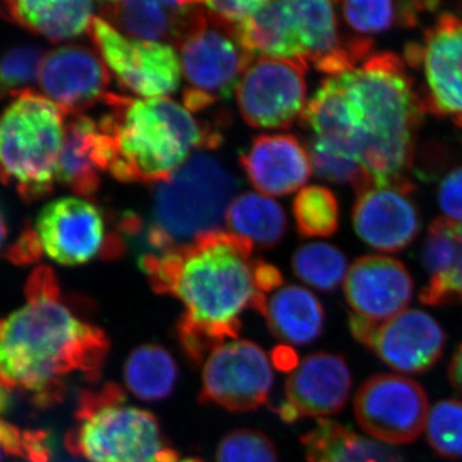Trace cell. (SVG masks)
<instances>
[{
	"mask_svg": "<svg viewBox=\"0 0 462 462\" xmlns=\"http://www.w3.org/2000/svg\"><path fill=\"white\" fill-rule=\"evenodd\" d=\"M217 462H278L275 446L258 430H236L226 434L216 452Z\"/></svg>",
	"mask_w": 462,
	"mask_h": 462,
	"instance_id": "35",
	"label": "cell"
},
{
	"mask_svg": "<svg viewBox=\"0 0 462 462\" xmlns=\"http://www.w3.org/2000/svg\"><path fill=\"white\" fill-rule=\"evenodd\" d=\"M266 2L263 0H236V2H202L207 16L216 25L233 30L257 14Z\"/></svg>",
	"mask_w": 462,
	"mask_h": 462,
	"instance_id": "37",
	"label": "cell"
},
{
	"mask_svg": "<svg viewBox=\"0 0 462 462\" xmlns=\"http://www.w3.org/2000/svg\"><path fill=\"white\" fill-rule=\"evenodd\" d=\"M307 462H402L396 449L320 419L302 438Z\"/></svg>",
	"mask_w": 462,
	"mask_h": 462,
	"instance_id": "26",
	"label": "cell"
},
{
	"mask_svg": "<svg viewBox=\"0 0 462 462\" xmlns=\"http://www.w3.org/2000/svg\"><path fill=\"white\" fill-rule=\"evenodd\" d=\"M300 60L258 58L236 88L243 120L254 129H288L307 106L306 71Z\"/></svg>",
	"mask_w": 462,
	"mask_h": 462,
	"instance_id": "11",
	"label": "cell"
},
{
	"mask_svg": "<svg viewBox=\"0 0 462 462\" xmlns=\"http://www.w3.org/2000/svg\"><path fill=\"white\" fill-rule=\"evenodd\" d=\"M7 224H5V216L0 212V249L3 248L5 239H7Z\"/></svg>",
	"mask_w": 462,
	"mask_h": 462,
	"instance_id": "45",
	"label": "cell"
},
{
	"mask_svg": "<svg viewBox=\"0 0 462 462\" xmlns=\"http://www.w3.org/2000/svg\"><path fill=\"white\" fill-rule=\"evenodd\" d=\"M181 74L187 81L184 107L193 114L229 99L254 62L229 29L211 20L191 33L180 47Z\"/></svg>",
	"mask_w": 462,
	"mask_h": 462,
	"instance_id": "8",
	"label": "cell"
},
{
	"mask_svg": "<svg viewBox=\"0 0 462 462\" xmlns=\"http://www.w3.org/2000/svg\"><path fill=\"white\" fill-rule=\"evenodd\" d=\"M125 384L139 400L157 402L172 393L179 367L171 354L160 345L134 349L124 367Z\"/></svg>",
	"mask_w": 462,
	"mask_h": 462,
	"instance_id": "28",
	"label": "cell"
},
{
	"mask_svg": "<svg viewBox=\"0 0 462 462\" xmlns=\"http://www.w3.org/2000/svg\"><path fill=\"white\" fill-rule=\"evenodd\" d=\"M2 457H3V449H2V447H0V462H2Z\"/></svg>",
	"mask_w": 462,
	"mask_h": 462,
	"instance_id": "47",
	"label": "cell"
},
{
	"mask_svg": "<svg viewBox=\"0 0 462 462\" xmlns=\"http://www.w3.org/2000/svg\"><path fill=\"white\" fill-rule=\"evenodd\" d=\"M448 376L452 387L462 396V345L456 349L454 357L449 363Z\"/></svg>",
	"mask_w": 462,
	"mask_h": 462,
	"instance_id": "43",
	"label": "cell"
},
{
	"mask_svg": "<svg viewBox=\"0 0 462 462\" xmlns=\"http://www.w3.org/2000/svg\"><path fill=\"white\" fill-rule=\"evenodd\" d=\"M252 252L249 240L218 230L139 260L153 291L184 305L176 334L191 363L200 365L227 339L236 340L239 315L247 307L266 314L267 296L258 289Z\"/></svg>",
	"mask_w": 462,
	"mask_h": 462,
	"instance_id": "2",
	"label": "cell"
},
{
	"mask_svg": "<svg viewBox=\"0 0 462 462\" xmlns=\"http://www.w3.org/2000/svg\"><path fill=\"white\" fill-rule=\"evenodd\" d=\"M461 224L447 218H437L428 230L421 252L424 269L430 278L443 275L454 266L460 249Z\"/></svg>",
	"mask_w": 462,
	"mask_h": 462,
	"instance_id": "34",
	"label": "cell"
},
{
	"mask_svg": "<svg viewBox=\"0 0 462 462\" xmlns=\"http://www.w3.org/2000/svg\"><path fill=\"white\" fill-rule=\"evenodd\" d=\"M352 388L345 358L319 352L307 356L285 383V397L273 411L282 421L324 418L342 411Z\"/></svg>",
	"mask_w": 462,
	"mask_h": 462,
	"instance_id": "14",
	"label": "cell"
},
{
	"mask_svg": "<svg viewBox=\"0 0 462 462\" xmlns=\"http://www.w3.org/2000/svg\"><path fill=\"white\" fill-rule=\"evenodd\" d=\"M225 223L231 233L264 249L278 245L287 231V216L282 206L258 193L236 197L227 209Z\"/></svg>",
	"mask_w": 462,
	"mask_h": 462,
	"instance_id": "27",
	"label": "cell"
},
{
	"mask_svg": "<svg viewBox=\"0 0 462 462\" xmlns=\"http://www.w3.org/2000/svg\"><path fill=\"white\" fill-rule=\"evenodd\" d=\"M338 5L349 29L367 38V35L388 32L393 27H415L422 14L439 7V3L345 2Z\"/></svg>",
	"mask_w": 462,
	"mask_h": 462,
	"instance_id": "29",
	"label": "cell"
},
{
	"mask_svg": "<svg viewBox=\"0 0 462 462\" xmlns=\"http://www.w3.org/2000/svg\"><path fill=\"white\" fill-rule=\"evenodd\" d=\"M45 254L63 266L87 263L106 245L105 221L93 203L67 197L48 203L36 218Z\"/></svg>",
	"mask_w": 462,
	"mask_h": 462,
	"instance_id": "16",
	"label": "cell"
},
{
	"mask_svg": "<svg viewBox=\"0 0 462 462\" xmlns=\"http://www.w3.org/2000/svg\"><path fill=\"white\" fill-rule=\"evenodd\" d=\"M248 180L264 196L284 197L300 189L312 173L309 149L296 136L264 134L240 154Z\"/></svg>",
	"mask_w": 462,
	"mask_h": 462,
	"instance_id": "21",
	"label": "cell"
},
{
	"mask_svg": "<svg viewBox=\"0 0 462 462\" xmlns=\"http://www.w3.org/2000/svg\"><path fill=\"white\" fill-rule=\"evenodd\" d=\"M291 267L300 281L322 291H336L348 273L343 252L328 243H309L298 248Z\"/></svg>",
	"mask_w": 462,
	"mask_h": 462,
	"instance_id": "30",
	"label": "cell"
},
{
	"mask_svg": "<svg viewBox=\"0 0 462 462\" xmlns=\"http://www.w3.org/2000/svg\"><path fill=\"white\" fill-rule=\"evenodd\" d=\"M254 60H303L291 0L266 2L254 16L230 30Z\"/></svg>",
	"mask_w": 462,
	"mask_h": 462,
	"instance_id": "23",
	"label": "cell"
},
{
	"mask_svg": "<svg viewBox=\"0 0 462 462\" xmlns=\"http://www.w3.org/2000/svg\"><path fill=\"white\" fill-rule=\"evenodd\" d=\"M428 442L438 455L446 458H462V402L440 401L428 415Z\"/></svg>",
	"mask_w": 462,
	"mask_h": 462,
	"instance_id": "33",
	"label": "cell"
},
{
	"mask_svg": "<svg viewBox=\"0 0 462 462\" xmlns=\"http://www.w3.org/2000/svg\"><path fill=\"white\" fill-rule=\"evenodd\" d=\"M273 383L263 349L251 340H231L207 357L199 400L231 412L254 411L266 402Z\"/></svg>",
	"mask_w": 462,
	"mask_h": 462,
	"instance_id": "12",
	"label": "cell"
},
{
	"mask_svg": "<svg viewBox=\"0 0 462 462\" xmlns=\"http://www.w3.org/2000/svg\"><path fill=\"white\" fill-rule=\"evenodd\" d=\"M413 282L401 261L387 256H364L349 267L345 279L346 303L354 314L384 322L406 310Z\"/></svg>",
	"mask_w": 462,
	"mask_h": 462,
	"instance_id": "18",
	"label": "cell"
},
{
	"mask_svg": "<svg viewBox=\"0 0 462 462\" xmlns=\"http://www.w3.org/2000/svg\"><path fill=\"white\" fill-rule=\"evenodd\" d=\"M88 33L125 90L141 98H163L180 87V57L172 45L130 38L96 16Z\"/></svg>",
	"mask_w": 462,
	"mask_h": 462,
	"instance_id": "9",
	"label": "cell"
},
{
	"mask_svg": "<svg viewBox=\"0 0 462 462\" xmlns=\"http://www.w3.org/2000/svg\"><path fill=\"white\" fill-rule=\"evenodd\" d=\"M267 325L276 338L305 346L318 339L324 329L325 314L320 300L309 289L288 285L267 300Z\"/></svg>",
	"mask_w": 462,
	"mask_h": 462,
	"instance_id": "25",
	"label": "cell"
},
{
	"mask_svg": "<svg viewBox=\"0 0 462 462\" xmlns=\"http://www.w3.org/2000/svg\"><path fill=\"white\" fill-rule=\"evenodd\" d=\"M78 421L66 437L67 449L78 457L90 462H179L156 416L147 410L111 404Z\"/></svg>",
	"mask_w": 462,
	"mask_h": 462,
	"instance_id": "7",
	"label": "cell"
},
{
	"mask_svg": "<svg viewBox=\"0 0 462 462\" xmlns=\"http://www.w3.org/2000/svg\"><path fill=\"white\" fill-rule=\"evenodd\" d=\"M411 181L372 187L358 194L352 223L358 238L383 252L402 251L420 231Z\"/></svg>",
	"mask_w": 462,
	"mask_h": 462,
	"instance_id": "17",
	"label": "cell"
},
{
	"mask_svg": "<svg viewBox=\"0 0 462 462\" xmlns=\"http://www.w3.org/2000/svg\"><path fill=\"white\" fill-rule=\"evenodd\" d=\"M103 20L118 32L139 39L180 47L207 21L202 3L107 2L100 3Z\"/></svg>",
	"mask_w": 462,
	"mask_h": 462,
	"instance_id": "19",
	"label": "cell"
},
{
	"mask_svg": "<svg viewBox=\"0 0 462 462\" xmlns=\"http://www.w3.org/2000/svg\"><path fill=\"white\" fill-rule=\"evenodd\" d=\"M39 85L42 96L63 114L79 116L107 96L109 72L99 54L90 48L63 45L45 54Z\"/></svg>",
	"mask_w": 462,
	"mask_h": 462,
	"instance_id": "15",
	"label": "cell"
},
{
	"mask_svg": "<svg viewBox=\"0 0 462 462\" xmlns=\"http://www.w3.org/2000/svg\"><path fill=\"white\" fill-rule=\"evenodd\" d=\"M256 281L258 289L263 294L272 293L275 289H281L282 285V275L278 267L257 260Z\"/></svg>",
	"mask_w": 462,
	"mask_h": 462,
	"instance_id": "40",
	"label": "cell"
},
{
	"mask_svg": "<svg viewBox=\"0 0 462 462\" xmlns=\"http://www.w3.org/2000/svg\"><path fill=\"white\" fill-rule=\"evenodd\" d=\"M427 114L397 54L374 53L354 69L328 76L300 121L309 143L363 166L374 187L410 181L415 135Z\"/></svg>",
	"mask_w": 462,
	"mask_h": 462,
	"instance_id": "1",
	"label": "cell"
},
{
	"mask_svg": "<svg viewBox=\"0 0 462 462\" xmlns=\"http://www.w3.org/2000/svg\"><path fill=\"white\" fill-rule=\"evenodd\" d=\"M109 162L111 148L98 123L87 116H74L65 125L57 181L75 196L89 199L98 190L100 172L108 170Z\"/></svg>",
	"mask_w": 462,
	"mask_h": 462,
	"instance_id": "22",
	"label": "cell"
},
{
	"mask_svg": "<svg viewBox=\"0 0 462 462\" xmlns=\"http://www.w3.org/2000/svg\"><path fill=\"white\" fill-rule=\"evenodd\" d=\"M355 415L367 434L385 445H407L425 430L428 397L419 383L393 374H379L361 385Z\"/></svg>",
	"mask_w": 462,
	"mask_h": 462,
	"instance_id": "13",
	"label": "cell"
},
{
	"mask_svg": "<svg viewBox=\"0 0 462 462\" xmlns=\"http://www.w3.org/2000/svg\"><path fill=\"white\" fill-rule=\"evenodd\" d=\"M26 305L0 319V383L33 394L39 407L60 402L63 376L97 379L109 351L105 331L63 303L56 273L39 266L25 285Z\"/></svg>",
	"mask_w": 462,
	"mask_h": 462,
	"instance_id": "3",
	"label": "cell"
},
{
	"mask_svg": "<svg viewBox=\"0 0 462 462\" xmlns=\"http://www.w3.org/2000/svg\"><path fill=\"white\" fill-rule=\"evenodd\" d=\"M179 462H203L200 458H185V460Z\"/></svg>",
	"mask_w": 462,
	"mask_h": 462,
	"instance_id": "46",
	"label": "cell"
},
{
	"mask_svg": "<svg viewBox=\"0 0 462 462\" xmlns=\"http://www.w3.org/2000/svg\"><path fill=\"white\" fill-rule=\"evenodd\" d=\"M93 12L94 5L90 2H0V17L53 42L72 41L88 32Z\"/></svg>",
	"mask_w": 462,
	"mask_h": 462,
	"instance_id": "24",
	"label": "cell"
},
{
	"mask_svg": "<svg viewBox=\"0 0 462 462\" xmlns=\"http://www.w3.org/2000/svg\"><path fill=\"white\" fill-rule=\"evenodd\" d=\"M238 180L220 160L194 153L153 193V223L145 238L152 254H166L203 234L221 230Z\"/></svg>",
	"mask_w": 462,
	"mask_h": 462,
	"instance_id": "5",
	"label": "cell"
},
{
	"mask_svg": "<svg viewBox=\"0 0 462 462\" xmlns=\"http://www.w3.org/2000/svg\"><path fill=\"white\" fill-rule=\"evenodd\" d=\"M42 251L44 248H42L38 231L27 226L16 242L5 251V258L17 266H29L41 260Z\"/></svg>",
	"mask_w": 462,
	"mask_h": 462,
	"instance_id": "39",
	"label": "cell"
},
{
	"mask_svg": "<svg viewBox=\"0 0 462 462\" xmlns=\"http://www.w3.org/2000/svg\"><path fill=\"white\" fill-rule=\"evenodd\" d=\"M0 117V181L16 185L25 203L53 191L66 115L32 89L21 91Z\"/></svg>",
	"mask_w": 462,
	"mask_h": 462,
	"instance_id": "6",
	"label": "cell"
},
{
	"mask_svg": "<svg viewBox=\"0 0 462 462\" xmlns=\"http://www.w3.org/2000/svg\"><path fill=\"white\" fill-rule=\"evenodd\" d=\"M379 324L380 322L367 320V319L361 318L354 312L349 315V330H351L352 336L358 343L369 349L373 345L374 337H375Z\"/></svg>",
	"mask_w": 462,
	"mask_h": 462,
	"instance_id": "41",
	"label": "cell"
},
{
	"mask_svg": "<svg viewBox=\"0 0 462 462\" xmlns=\"http://www.w3.org/2000/svg\"><path fill=\"white\" fill-rule=\"evenodd\" d=\"M11 406V391L0 383V413H5Z\"/></svg>",
	"mask_w": 462,
	"mask_h": 462,
	"instance_id": "44",
	"label": "cell"
},
{
	"mask_svg": "<svg viewBox=\"0 0 462 462\" xmlns=\"http://www.w3.org/2000/svg\"><path fill=\"white\" fill-rule=\"evenodd\" d=\"M438 202L447 220L462 224V166L456 167L440 182Z\"/></svg>",
	"mask_w": 462,
	"mask_h": 462,
	"instance_id": "38",
	"label": "cell"
},
{
	"mask_svg": "<svg viewBox=\"0 0 462 462\" xmlns=\"http://www.w3.org/2000/svg\"><path fill=\"white\" fill-rule=\"evenodd\" d=\"M445 346V331L430 315L404 310L380 322L370 349L396 372L421 374L438 363Z\"/></svg>",
	"mask_w": 462,
	"mask_h": 462,
	"instance_id": "20",
	"label": "cell"
},
{
	"mask_svg": "<svg viewBox=\"0 0 462 462\" xmlns=\"http://www.w3.org/2000/svg\"><path fill=\"white\" fill-rule=\"evenodd\" d=\"M407 65L420 69L425 111L449 117L462 127V18L440 14L421 42L404 51Z\"/></svg>",
	"mask_w": 462,
	"mask_h": 462,
	"instance_id": "10",
	"label": "cell"
},
{
	"mask_svg": "<svg viewBox=\"0 0 462 462\" xmlns=\"http://www.w3.org/2000/svg\"><path fill=\"white\" fill-rule=\"evenodd\" d=\"M294 220L303 238H325L339 227V203L336 194L320 185L302 188L293 200Z\"/></svg>",
	"mask_w": 462,
	"mask_h": 462,
	"instance_id": "31",
	"label": "cell"
},
{
	"mask_svg": "<svg viewBox=\"0 0 462 462\" xmlns=\"http://www.w3.org/2000/svg\"><path fill=\"white\" fill-rule=\"evenodd\" d=\"M272 361L281 372H294L300 364L297 352L288 346H275L272 352Z\"/></svg>",
	"mask_w": 462,
	"mask_h": 462,
	"instance_id": "42",
	"label": "cell"
},
{
	"mask_svg": "<svg viewBox=\"0 0 462 462\" xmlns=\"http://www.w3.org/2000/svg\"><path fill=\"white\" fill-rule=\"evenodd\" d=\"M107 115L98 123L108 138V171L123 182H163L180 169L194 149L214 148L209 132L172 99L133 98L108 93Z\"/></svg>",
	"mask_w": 462,
	"mask_h": 462,
	"instance_id": "4",
	"label": "cell"
},
{
	"mask_svg": "<svg viewBox=\"0 0 462 462\" xmlns=\"http://www.w3.org/2000/svg\"><path fill=\"white\" fill-rule=\"evenodd\" d=\"M44 53L38 45L18 44L0 54V99L32 89L41 74Z\"/></svg>",
	"mask_w": 462,
	"mask_h": 462,
	"instance_id": "32",
	"label": "cell"
},
{
	"mask_svg": "<svg viewBox=\"0 0 462 462\" xmlns=\"http://www.w3.org/2000/svg\"><path fill=\"white\" fill-rule=\"evenodd\" d=\"M419 298L425 306H445L462 302V224L460 249L454 266L443 275L430 278Z\"/></svg>",
	"mask_w": 462,
	"mask_h": 462,
	"instance_id": "36",
	"label": "cell"
}]
</instances>
